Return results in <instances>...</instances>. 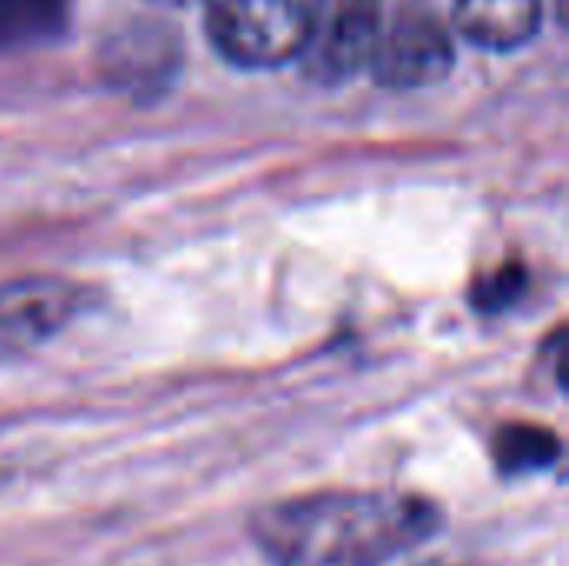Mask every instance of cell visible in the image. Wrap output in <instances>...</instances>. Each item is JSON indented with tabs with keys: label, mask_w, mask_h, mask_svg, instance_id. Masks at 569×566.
Returning a JSON list of instances; mask_svg holds the SVG:
<instances>
[{
	"label": "cell",
	"mask_w": 569,
	"mask_h": 566,
	"mask_svg": "<svg viewBox=\"0 0 569 566\" xmlns=\"http://www.w3.org/2000/svg\"><path fill=\"white\" fill-rule=\"evenodd\" d=\"M70 0H0V50H20L57 37Z\"/></svg>",
	"instance_id": "cell-8"
},
{
	"label": "cell",
	"mask_w": 569,
	"mask_h": 566,
	"mask_svg": "<svg viewBox=\"0 0 569 566\" xmlns=\"http://www.w3.org/2000/svg\"><path fill=\"white\" fill-rule=\"evenodd\" d=\"M323 10L327 0H203V27L230 63L270 70L303 57Z\"/></svg>",
	"instance_id": "cell-2"
},
{
	"label": "cell",
	"mask_w": 569,
	"mask_h": 566,
	"mask_svg": "<svg viewBox=\"0 0 569 566\" xmlns=\"http://www.w3.org/2000/svg\"><path fill=\"white\" fill-rule=\"evenodd\" d=\"M497 467L503 474H537L547 470L560 460V437L550 434L547 427L533 424H510L497 434L493 444Z\"/></svg>",
	"instance_id": "cell-9"
},
{
	"label": "cell",
	"mask_w": 569,
	"mask_h": 566,
	"mask_svg": "<svg viewBox=\"0 0 569 566\" xmlns=\"http://www.w3.org/2000/svg\"><path fill=\"white\" fill-rule=\"evenodd\" d=\"M180 57L183 50L173 27L160 20H133L107 40L100 63L113 87L130 90L133 97H150L170 87Z\"/></svg>",
	"instance_id": "cell-6"
},
{
	"label": "cell",
	"mask_w": 569,
	"mask_h": 566,
	"mask_svg": "<svg viewBox=\"0 0 569 566\" xmlns=\"http://www.w3.org/2000/svg\"><path fill=\"white\" fill-rule=\"evenodd\" d=\"M83 307V290L60 277L0 284V364L17 360L57 337Z\"/></svg>",
	"instance_id": "cell-4"
},
{
	"label": "cell",
	"mask_w": 569,
	"mask_h": 566,
	"mask_svg": "<svg viewBox=\"0 0 569 566\" xmlns=\"http://www.w3.org/2000/svg\"><path fill=\"white\" fill-rule=\"evenodd\" d=\"M440 530V507L417 494L330 490L263 507L250 537L270 566H390Z\"/></svg>",
	"instance_id": "cell-1"
},
{
	"label": "cell",
	"mask_w": 569,
	"mask_h": 566,
	"mask_svg": "<svg viewBox=\"0 0 569 566\" xmlns=\"http://www.w3.org/2000/svg\"><path fill=\"white\" fill-rule=\"evenodd\" d=\"M383 27L380 0H337L303 50V70L317 83H343L370 67Z\"/></svg>",
	"instance_id": "cell-5"
},
{
	"label": "cell",
	"mask_w": 569,
	"mask_h": 566,
	"mask_svg": "<svg viewBox=\"0 0 569 566\" xmlns=\"http://www.w3.org/2000/svg\"><path fill=\"white\" fill-rule=\"evenodd\" d=\"M453 40L443 23L430 13H400L380 27L370 73L380 87L417 90L433 87L453 70Z\"/></svg>",
	"instance_id": "cell-3"
},
{
	"label": "cell",
	"mask_w": 569,
	"mask_h": 566,
	"mask_svg": "<svg viewBox=\"0 0 569 566\" xmlns=\"http://www.w3.org/2000/svg\"><path fill=\"white\" fill-rule=\"evenodd\" d=\"M157 3H177L180 7V3H190V0H157Z\"/></svg>",
	"instance_id": "cell-11"
},
{
	"label": "cell",
	"mask_w": 569,
	"mask_h": 566,
	"mask_svg": "<svg viewBox=\"0 0 569 566\" xmlns=\"http://www.w3.org/2000/svg\"><path fill=\"white\" fill-rule=\"evenodd\" d=\"M540 0H453V23L480 50H517L540 30Z\"/></svg>",
	"instance_id": "cell-7"
},
{
	"label": "cell",
	"mask_w": 569,
	"mask_h": 566,
	"mask_svg": "<svg viewBox=\"0 0 569 566\" xmlns=\"http://www.w3.org/2000/svg\"><path fill=\"white\" fill-rule=\"evenodd\" d=\"M520 280H523L520 267H503V270H497V274L487 277V284L477 290V304H480L483 310H500V307L520 300Z\"/></svg>",
	"instance_id": "cell-10"
}]
</instances>
